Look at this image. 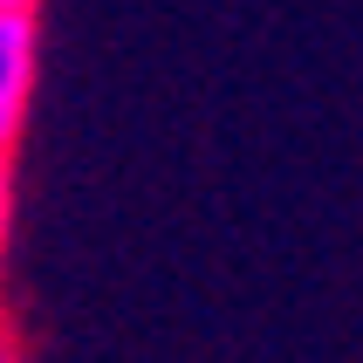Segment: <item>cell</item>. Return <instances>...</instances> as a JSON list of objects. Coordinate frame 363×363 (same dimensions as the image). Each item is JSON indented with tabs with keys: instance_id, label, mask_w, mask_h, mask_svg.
I'll return each mask as SVG.
<instances>
[{
	"instance_id": "1",
	"label": "cell",
	"mask_w": 363,
	"mask_h": 363,
	"mask_svg": "<svg viewBox=\"0 0 363 363\" xmlns=\"http://www.w3.org/2000/svg\"><path fill=\"white\" fill-rule=\"evenodd\" d=\"M41 82V7H0V158L21 151Z\"/></svg>"
},
{
	"instance_id": "2",
	"label": "cell",
	"mask_w": 363,
	"mask_h": 363,
	"mask_svg": "<svg viewBox=\"0 0 363 363\" xmlns=\"http://www.w3.org/2000/svg\"><path fill=\"white\" fill-rule=\"evenodd\" d=\"M7 240H14V158H0V267H7Z\"/></svg>"
},
{
	"instance_id": "3",
	"label": "cell",
	"mask_w": 363,
	"mask_h": 363,
	"mask_svg": "<svg viewBox=\"0 0 363 363\" xmlns=\"http://www.w3.org/2000/svg\"><path fill=\"white\" fill-rule=\"evenodd\" d=\"M7 350H14V336H7V308H0V357H7Z\"/></svg>"
},
{
	"instance_id": "4",
	"label": "cell",
	"mask_w": 363,
	"mask_h": 363,
	"mask_svg": "<svg viewBox=\"0 0 363 363\" xmlns=\"http://www.w3.org/2000/svg\"><path fill=\"white\" fill-rule=\"evenodd\" d=\"M0 7H41V0H0Z\"/></svg>"
}]
</instances>
